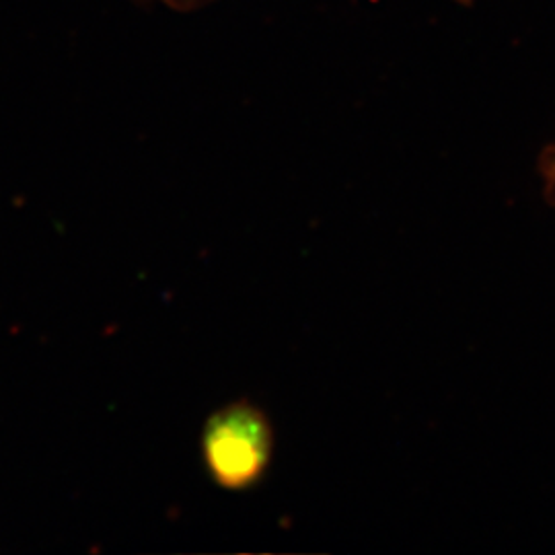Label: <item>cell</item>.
<instances>
[{"mask_svg": "<svg viewBox=\"0 0 555 555\" xmlns=\"http://www.w3.org/2000/svg\"><path fill=\"white\" fill-rule=\"evenodd\" d=\"M274 442L268 414L254 401L237 399L206 420L202 459L219 488L245 492L266 476L274 456Z\"/></svg>", "mask_w": 555, "mask_h": 555, "instance_id": "obj_1", "label": "cell"}, {"mask_svg": "<svg viewBox=\"0 0 555 555\" xmlns=\"http://www.w3.org/2000/svg\"><path fill=\"white\" fill-rule=\"evenodd\" d=\"M163 2H167V4H171V7H176V9H188V7H194V4H199V2H204V0H163Z\"/></svg>", "mask_w": 555, "mask_h": 555, "instance_id": "obj_2", "label": "cell"}]
</instances>
